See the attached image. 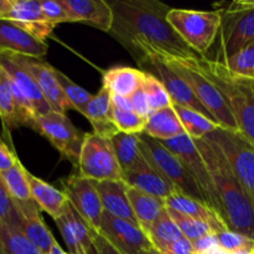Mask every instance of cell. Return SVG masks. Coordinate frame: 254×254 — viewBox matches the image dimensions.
<instances>
[{"instance_id": "45", "label": "cell", "mask_w": 254, "mask_h": 254, "mask_svg": "<svg viewBox=\"0 0 254 254\" xmlns=\"http://www.w3.org/2000/svg\"><path fill=\"white\" fill-rule=\"evenodd\" d=\"M161 253V252H160ZM164 254H196L191 241L183 237L165 248Z\"/></svg>"}, {"instance_id": "27", "label": "cell", "mask_w": 254, "mask_h": 254, "mask_svg": "<svg viewBox=\"0 0 254 254\" xmlns=\"http://www.w3.org/2000/svg\"><path fill=\"white\" fill-rule=\"evenodd\" d=\"M144 71L127 66H117L107 69L102 77L103 88L112 94L127 97L134 93L143 84Z\"/></svg>"}, {"instance_id": "30", "label": "cell", "mask_w": 254, "mask_h": 254, "mask_svg": "<svg viewBox=\"0 0 254 254\" xmlns=\"http://www.w3.org/2000/svg\"><path fill=\"white\" fill-rule=\"evenodd\" d=\"M109 141L123 174L128 171L139 159H141L139 134H127L118 131L109 139Z\"/></svg>"}, {"instance_id": "19", "label": "cell", "mask_w": 254, "mask_h": 254, "mask_svg": "<svg viewBox=\"0 0 254 254\" xmlns=\"http://www.w3.org/2000/svg\"><path fill=\"white\" fill-rule=\"evenodd\" d=\"M0 178L22 217L32 218L41 216V211L39 206L35 203L30 192L27 170L19 159L15 161V164L9 170L0 174Z\"/></svg>"}, {"instance_id": "49", "label": "cell", "mask_w": 254, "mask_h": 254, "mask_svg": "<svg viewBox=\"0 0 254 254\" xmlns=\"http://www.w3.org/2000/svg\"><path fill=\"white\" fill-rule=\"evenodd\" d=\"M14 0H0V20H5L11 10Z\"/></svg>"}, {"instance_id": "40", "label": "cell", "mask_w": 254, "mask_h": 254, "mask_svg": "<svg viewBox=\"0 0 254 254\" xmlns=\"http://www.w3.org/2000/svg\"><path fill=\"white\" fill-rule=\"evenodd\" d=\"M113 123L119 131L127 134H141L145 127V118L138 116L133 111L117 108L112 104Z\"/></svg>"}, {"instance_id": "26", "label": "cell", "mask_w": 254, "mask_h": 254, "mask_svg": "<svg viewBox=\"0 0 254 254\" xmlns=\"http://www.w3.org/2000/svg\"><path fill=\"white\" fill-rule=\"evenodd\" d=\"M185 133L173 106L151 112L141 134L159 141H166Z\"/></svg>"}, {"instance_id": "44", "label": "cell", "mask_w": 254, "mask_h": 254, "mask_svg": "<svg viewBox=\"0 0 254 254\" xmlns=\"http://www.w3.org/2000/svg\"><path fill=\"white\" fill-rule=\"evenodd\" d=\"M17 159L19 158L14 153V150H11L6 144L0 140V174L9 170Z\"/></svg>"}, {"instance_id": "18", "label": "cell", "mask_w": 254, "mask_h": 254, "mask_svg": "<svg viewBox=\"0 0 254 254\" xmlns=\"http://www.w3.org/2000/svg\"><path fill=\"white\" fill-rule=\"evenodd\" d=\"M69 22H82L104 32L111 31L113 11L106 0H61Z\"/></svg>"}, {"instance_id": "28", "label": "cell", "mask_w": 254, "mask_h": 254, "mask_svg": "<svg viewBox=\"0 0 254 254\" xmlns=\"http://www.w3.org/2000/svg\"><path fill=\"white\" fill-rule=\"evenodd\" d=\"M127 195H128L131 211H133L134 216L138 221L139 227L146 233V231L150 228L154 221L166 208L165 200L149 195V193L141 192V191L129 188V186L127 189Z\"/></svg>"}, {"instance_id": "9", "label": "cell", "mask_w": 254, "mask_h": 254, "mask_svg": "<svg viewBox=\"0 0 254 254\" xmlns=\"http://www.w3.org/2000/svg\"><path fill=\"white\" fill-rule=\"evenodd\" d=\"M76 168L79 175L96 183L123 180V173L109 139L93 131L84 134Z\"/></svg>"}, {"instance_id": "39", "label": "cell", "mask_w": 254, "mask_h": 254, "mask_svg": "<svg viewBox=\"0 0 254 254\" xmlns=\"http://www.w3.org/2000/svg\"><path fill=\"white\" fill-rule=\"evenodd\" d=\"M218 248L228 254H250L254 252V241L241 233L225 230L216 233Z\"/></svg>"}, {"instance_id": "2", "label": "cell", "mask_w": 254, "mask_h": 254, "mask_svg": "<svg viewBox=\"0 0 254 254\" xmlns=\"http://www.w3.org/2000/svg\"><path fill=\"white\" fill-rule=\"evenodd\" d=\"M195 143L210 174L216 213L227 230L254 241V206L231 170L225 155L208 139H200Z\"/></svg>"}, {"instance_id": "20", "label": "cell", "mask_w": 254, "mask_h": 254, "mask_svg": "<svg viewBox=\"0 0 254 254\" xmlns=\"http://www.w3.org/2000/svg\"><path fill=\"white\" fill-rule=\"evenodd\" d=\"M123 181L129 188L136 189L141 192L156 196L163 200H166L176 192L175 188L153 166L149 165L143 156L123 174Z\"/></svg>"}, {"instance_id": "29", "label": "cell", "mask_w": 254, "mask_h": 254, "mask_svg": "<svg viewBox=\"0 0 254 254\" xmlns=\"http://www.w3.org/2000/svg\"><path fill=\"white\" fill-rule=\"evenodd\" d=\"M173 108L178 114L179 121H180L185 133L193 140L203 139L206 135L215 131L216 129L221 128L216 122L211 121L210 118L193 111V109L178 106V104H173Z\"/></svg>"}, {"instance_id": "25", "label": "cell", "mask_w": 254, "mask_h": 254, "mask_svg": "<svg viewBox=\"0 0 254 254\" xmlns=\"http://www.w3.org/2000/svg\"><path fill=\"white\" fill-rule=\"evenodd\" d=\"M27 180H29L30 192L35 203L39 206L40 211L46 212L54 220L60 217L68 205V200L64 191L50 185L49 183L32 175L29 171H27Z\"/></svg>"}, {"instance_id": "41", "label": "cell", "mask_w": 254, "mask_h": 254, "mask_svg": "<svg viewBox=\"0 0 254 254\" xmlns=\"http://www.w3.org/2000/svg\"><path fill=\"white\" fill-rule=\"evenodd\" d=\"M21 213L10 197L1 178H0V222H4L11 227L19 230L22 221Z\"/></svg>"}, {"instance_id": "6", "label": "cell", "mask_w": 254, "mask_h": 254, "mask_svg": "<svg viewBox=\"0 0 254 254\" xmlns=\"http://www.w3.org/2000/svg\"><path fill=\"white\" fill-rule=\"evenodd\" d=\"M166 20L186 45L201 57H205L217 39L221 16L217 10L200 11L171 7Z\"/></svg>"}, {"instance_id": "7", "label": "cell", "mask_w": 254, "mask_h": 254, "mask_svg": "<svg viewBox=\"0 0 254 254\" xmlns=\"http://www.w3.org/2000/svg\"><path fill=\"white\" fill-rule=\"evenodd\" d=\"M139 140H140V154L149 165L161 174L175 188L176 191L205 203V198L195 179L186 170L184 164L175 154L166 149L160 141L149 138L145 134H139Z\"/></svg>"}, {"instance_id": "31", "label": "cell", "mask_w": 254, "mask_h": 254, "mask_svg": "<svg viewBox=\"0 0 254 254\" xmlns=\"http://www.w3.org/2000/svg\"><path fill=\"white\" fill-rule=\"evenodd\" d=\"M0 119L4 128L9 131L24 127V122L15 103L11 82L1 66H0Z\"/></svg>"}, {"instance_id": "37", "label": "cell", "mask_w": 254, "mask_h": 254, "mask_svg": "<svg viewBox=\"0 0 254 254\" xmlns=\"http://www.w3.org/2000/svg\"><path fill=\"white\" fill-rule=\"evenodd\" d=\"M221 64H225L235 74L254 79V41Z\"/></svg>"}, {"instance_id": "23", "label": "cell", "mask_w": 254, "mask_h": 254, "mask_svg": "<svg viewBox=\"0 0 254 254\" xmlns=\"http://www.w3.org/2000/svg\"><path fill=\"white\" fill-rule=\"evenodd\" d=\"M82 114L89 121L93 133L102 138L111 139L119 131L113 123L112 93L107 88L102 87L98 93L92 96Z\"/></svg>"}, {"instance_id": "32", "label": "cell", "mask_w": 254, "mask_h": 254, "mask_svg": "<svg viewBox=\"0 0 254 254\" xmlns=\"http://www.w3.org/2000/svg\"><path fill=\"white\" fill-rule=\"evenodd\" d=\"M149 240L151 241L154 247L163 253L168 246L176 242L178 240L183 238V233L180 232L176 223L169 215L168 210H164L159 215V217L154 221L153 225L146 231Z\"/></svg>"}, {"instance_id": "15", "label": "cell", "mask_w": 254, "mask_h": 254, "mask_svg": "<svg viewBox=\"0 0 254 254\" xmlns=\"http://www.w3.org/2000/svg\"><path fill=\"white\" fill-rule=\"evenodd\" d=\"M139 64L143 69H150V71L146 72L155 76L164 84L166 92L170 96L173 104L193 109V111L198 112V113L203 114L207 118H210L211 121H213L211 114L200 103V101L193 94V92L191 91L189 84L183 78H180L170 67H168L163 62L158 61L155 59H143L141 61H139Z\"/></svg>"}, {"instance_id": "35", "label": "cell", "mask_w": 254, "mask_h": 254, "mask_svg": "<svg viewBox=\"0 0 254 254\" xmlns=\"http://www.w3.org/2000/svg\"><path fill=\"white\" fill-rule=\"evenodd\" d=\"M55 74H56L57 82H59L60 87H61L62 92H64V96L66 97L68 103L71 104L72 111H77L81 114L83 113L84 108H86L87 104L89 103V101L92 99V96H93V94L89 93V92L87 91V89H84L83 87L74 83L71 78H68V77H67L64 72L60 71V69L55 68Z\"/></svg>"}, {"instance_id": "10", "label": "cell", "mask_w": 254, "mask_h": 254, "mask_svg": "<svg viewBox=\"0 0 254 254\" xmlns=\"http://www.w3.org/2000/svg\"><path fill=\"white\" fill-rule=\"evenodd\" d=\"M30 128L46 138L60 154L74 166L78 163L84 134L76 128L66 114L50 111L35 118Z\"/></svg>"}, {"instance_id": "52", "label": "cell", "mask_w": 254, "mask_h": 254, "mask_svg": "<svg viewBox=\"0 0 254 254\" xmlns=\"http://www.w3.org/2000/svg\"><path fill=\"white\" fill-rule=\"evenodd\" d=\"M87 254H98V251H97L96 246H94V248H93V250H91V251H89V252L87 253Z\"/></svg>"}, {"instance_id": "46", "label": "cell", "mask_w": 254, "mask_h": 254, "mask_svg": "<svg viewBox=\"0 0 254 254\" xmlns=\"http://www.w3.org/2000/svg\"><path fill=\"white\" fill-rule=\"evenodd\" d=\"M192 243L193 250L197 254L208 252L211 250H215V248L218 247L217 245V238H216V233H212V235L205 236L202 238H198V240L193 241Z\"/></svg>"}, {"instance_id": "36", "label": "cell", "mask_w": 254, "mask_h": 254, "mask_svg": "<svg viewBox=\"0 0 254 254\" xmlns=\"http://www.w3.org/2000/svg\"><path fill=\"white\" fill-rule=\"evenodd\" d=\"M141 88L145 93L150 113L173 106L170 96L166 92L164 84L155 76H153V74L146 71H144V79Z\"/></svg>"}, {"instance_id": "4", "label": "cell", "mask_w": 254, "mask_h": 254, "mask_svg": "<svg viewBox=\"0 0 254 254\" xmlns=\"http://www.w3.org/2000/svg\"><path fill=\"white\" fill-rule=\"evenodd\" d=\"M144 59H155L170 67L180 78H183L189 84L200 103L207 109L213 121L221 128L238 131L235 118L228 109L222 94L198 67L196 62L197 57H173L163 54H150Z\"/></svg>"}, {"instance_id": "38", "label": "cell", "mask_w": 254, "mask_h": 254, "mask_svg": "<svg viewBox=\"0 0 254 254\" xmlns=\"http://www.w3.org/2000/svg\"><path fill=\"white\" fill-rule=\"evenodd\" d=\"M166 210H168L170 217L173 218V221L179 227L180 232L183 233L184 237L188 238V240L191 241V242L198 240V238L205 237V236L215 233V231H213L207 223H203L201 222V221L193 220V218L188 217V216L183 215V213L176 212V211L171 210V208L166 207Z\"/></svg>"}, {"instance_id": "24", "label": "cell", "mask_w": 254, "mask_h": 254, "mask_svg": "<svg viewBox=\"0 0 254 254\" xmlns=\"http://www.w3.org/2000/svg\"><path fill=\"white\" fill-rule=\"evenodd\" d=\"M165 202L168 208H171V210L176 211L179 213H183V215L193 218V220L207 223L215 231V233L227 230L225 223L222 222L220 216L215 211L211 210L205 203L193 200L190 196L184 195V193L176 191L170 197L166 198Z\"/></svg>"}, {"instance_id": "14", "label": "cell", "mask_w": 254, "mask_h": 254, "mask_svg": "<svg viewBox=\"0 0 254 254\" xmlns=\"http://www.w3.org/2000/svg\"><path fill=\"white\" fill-rule=\"evenodd\" d=\"M10 55L20 66L24 67L31 74L44 98L49 103L51 111L62 114H66L67 111H72L71 104L64 96V92L57 82L55 67H52L42 59L22 56V55L12 54V52H10Z\"/></svg>"}, {"instance_id": "3", "label": "cell", "mask_w": 254, "mask_h": 254, "mask_svg": "<svg viewBox=\"0 0 254 254\" xmlns=\"http://www.w3.org/2000/svg\"><path fill=\"white\" fill-rule=\"evenodd\" d=\"M196 62L222 94L238 131L254 146V79L235 74L208 57H197Z\"/></svg>"}, {"instance_id": "11", "label": "cell", "mask_w": 254, "mask_h": 254, "mask_svg": "<svg viewBox=\"0 0 254 254\" xmlns=\"http://www.w3.org/2000/svg\"><path fill=\"white\" fill-rule=\"evenodd\" d=\"M61 185L71 207L94 232H98L103 207L94 181L83 178L76 171L68 178L62 179Z\"/></svg>"}, {"instance_id": "51", "label": "cell", "mask_w": 254, "mask_h": 254, "mask_svg": "<svg viewBox=\"0 0 254 254\" xmlns=\"http://www.w3.org/2000/svg\"><path fill=\"white\" fill-rule=\"evenodd\" d=\"M197 254V253H196ZM200 254H228V253H226V252H223V251H221L220 248H215V250H211V251H208V252H205V253H200Z\"/></svg>"}, {"instance_id": "1", "label": "cell", "mask_w": 254, "mask_h": 254, "mask_svg": "<svg viewBox=\"0 0 254 254\" xmlns=\"http://www.w3.org/2000/svg\"><path fill=\"white\" fill-rule=\"evenodd\" d=\"M113 11L109 34L138 62L150 54L201 57L184 42L166 20L171 9L158 0H108Z\"/></svg>"}, {"instance_id": "33", "label": "cell", "mask_w": 254, "mask_h": 254, "mask_svg": "<svg viewBox=\"0 0 254 254\" xmlns=\"http://www.w3.org/2000/svg\"><path fill=\"white\" fill-rule=\"evenodd\" d=\"M19 231L40 251L42 254H47L56 242L54 235L46 223L44 222L42 216L32 218H22Z\"/></svg>"}, {"instance_id": "21", "label": "cell", "mask_w": 254, "mask_h": 254, "mask_svg": "<svg viewBox=\"0 0 254 254\" xmlns=\"http://www.w3.org/2000/svg\"><path fill=\"white\" fill-rule=\"evenodd\" d=\"M0 50L42 59L49 51V44L36 39L7 20H0Z\"/></svg>"}, {"instance_id": "13", "label": "cell", "mask_w": 254, "mask_h": 254, "mask_svg": "<svg viewBox=\"0 0 254 254\" xmlns=\"http://www.w3.org/2000/svg\"><path fill=\"white\" fill-rule=\"evenodd\" d=\"M160 143L180 159L186 170L195 179L196 184H197L198 189H200L201 193L205 198V203L211 210L215 211V195H213L210 174H208L205 161H203L202 156H201L200 151L196 146L195 140L191 139L186 133H184L176 138L166 141H160Z\"/></svg>"}, {"instance_id": "17", "label": "cell", "mask_w": 254, "mask_h": 254, "mask_svg": "<svg viewBox=\"0 0 254 254\" xmlns=\"http://www.w3.org/2000/svg\"><path fill=\"white\" fill-rule=\"evenodd\" d=\"M5 20L25 30L36 39L45 41L51 36L56 25L42 14L40 0H14L11 10Z\"/></svg>"}, {"instance_id": "5", "label": "cell", "mask_w": 254, "mask_h": 254, "mask_svg": "<svg viewBox=\"0 0 254 254\" xmlns=\"http://www.w3.org/2000/svg\"><path fill=\"white\" fill-rule=\"evenodd\" d=\"M220 12L218 50L215 61H225L254 41V1L237 0L215 5Z\"/></svg>"}, {"instance_id": "22", "label": "cell", "mask_w": 254, "mask_h": 254, "mask_svg": "<svg viewBox=\"0 0 254 254\" xmlns=\"http://www.w3.org/2000/svg\"><path fill=\"white\" fill-rule=\"evenodd\" d=\"M94 184H96V189L99 193L104 212L109 213L113 217L127 221L131 225L139 226L138 221L131 211L128 195H127L128 185L123 180L99 181V183L94 181Z\"/></svg>"}, {"instance_id": "42", "label": "cell", "mask_w": 254, "mask_h": 254, "mask_svg": "<svg viewBox=\"0 0 254 254\" xmlns=\"http://www.w3.org/2000/svg\"><path fill=\"white\" fill-rule=\"evenodd\" d=\"M42 14L52 24L57 25L61 22H69L66 9L61 4V0H40Z\"/></svg>"}, {"instance_id": "43", "label": "cell", "mask_w": 254, "mask_h": 254, "mask_svg": "<svg viewBox=\"0 0 254 254\" xmlns=\"http://www.w3.org/2000/svg\"><path fill=\"white\" fill-rule=\"evenodd\" d=\"M129 102H130L131 111L135 112L138 116L143 117V118H148V116L150 114V111H149L148 101H146L145 93H144L143 88H138L135 92H134L131 96L128 97Z\"/></svg>"}, {"instance_id": "16", "label": "cell", "mask_w": 254, "mask_h": 254, "mask_svg": "<svg viewBox=\"0 0 254 254\" xmlns=\"http://www.w3.org/2000/svg\"><path fill=\"white\" fill-rule=\"evenodd\" d=\"M68 248L69 254H87L94 248V231L67 205L60 217L54 220Z\"/></svg>"}, {"instance_id": "53", "label": "cell", "mask_w": 254, "mask_h": 254, "mask_svg": "<svg viewBox=\"0 0 254 254\" xmlns=\"http://www.w3.org/2000/svg\"><path fill=\"white\" fill-rule=\"evenodd\" d=\"M150 254H164V253H160V252H159V251H158V250H154V251H153V252H151Z\"/></svg>"}, {"instance_id": "34", "label": "cell", "mask_w": 254, "mask_h": 254, "mask_svg": "<svg viewBox=\"0 0 254 254\" xmlns=\"http://www.w3.org/2000/svg\"><path fill=\"white\" fill-rule=\"evenodd\" d=\"M0 254H42L16 228L0 222Z\"/></svg>"}, {"instance_id": "48", "label": "cell", "mask_w": 254, "mask_h": 254, "mask_svg": "<svg viewBox=\"0 0 254 254\" xmlns=\"http://www.w3.org/2000/svg\"><path fill=\"white\" fill-rule=\"evenodd\" d=\"M112 104L117 108L121 109H126V111H131V106L130 102L127 97H121V96H116V94H112Z\"/></svg>"}, {"instance_id": "47", "label": "cell", "mask_w": 254, "mask_h": 254, "mask_svg": "<svg viewBox=\"0 0 254 254\" xmlns=\"http://www.w3.org/2000/svg\"><path fill=\"white\" fill-rule=\"evenodd\" d=\"M94 246L98 251V254H122L98 232L94 233Z\"/></svg>"}, {"instance_id": "12", "label": "cell", "mask_w": 254, "mask_h": 254, "mask_svg": "<svg viewBox=\"0 0 254 254\" xmlns=\"http://www.w3.org/2000/svg\"><path fill=\"white\" fill-rule=\"evenodd\" d=\"M98 233L122 254H150L156 250L139 226L113 217L104 211Z\"/></svg>"}, {"instance_id": "54", "label": "cell", "mask_w": 254, "mask_h": 254, "mask_svg": "<svg viewBox=\"0 0 254 254\" xmlns=\"http://www.w3.org/2000/svg\"><path fill=\"white\" fill-rule=\"evenodd\" d=\"M250 254H254V252H252V253H250Z\"/></svg>"}, {"instance_id": "8", "label": "cell", "mask_w": 254, "mask_h": 254, "mask_svg": "<svg viewBox=\"0 0 254 254\" xmlns=\"http://www.w3.org/2000/svg\"><path fill=\"white\" fill-rule=\"evenodd\" d=\"M205 138L220 148L254 206V146L240 131L225 128L216 129Z\"/></svg>"}, {"instance_id": "50", "label": "cell", "mask_w": 254, "mask_h": 254, "mask_svg": "<svg viewBox=\"0 0 254 254\" xmlns=\"http://www.w3.org/2000/svg\"><path fill=\"white\" fill-rule=\"evenodd\" d=\"M47 254H69V253L64 252V251L61 248V246H60L56 241V242L54 243V246L51 247V250H50V252Z\"/></svg>"}]
</instances>
